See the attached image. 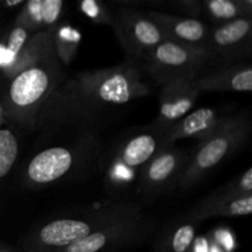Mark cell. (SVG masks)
<instances>
[{
	"label": "cell",
	"instance_id": "6da1fadb",
	"mask_svg": "<svg viewBox=\"0 0 252 252\" xmlns=\"http://www.w3.org/2000/svg\"><path fill=\"white\" fill-rule=\"evenodd\" d=\"M103 111L93 107L66 83L54 90L38 111L33 132L37 148L98 147L103 148Z\"/></svg>",
	"mask_w": 252,
	"mask_h": 252
},
{
	"label": "cell",
	"instance_id": "7a4b0ae2",
	"mask_svg": "<svg viewBox=\"0 0 252 252\" xmlns=\"http://www.w3.org/2000/svg\"><path fill=\"white\" fill-rule=\"evenodd\" d=\"M143 209L137 202L112 199L93 204L84 211L37 224L22 236L21 248L24 252H57Z\"/></svg>",
	"mask_w": 252,
	"mask_h": 252
},
{
	"label": "cell",
	"instance_id": "2e32d148",
	"mask_svg": "<svg viewBox=\"0 0 252 252\" xmlns=\"http://www.w3.org/2000/svg\"><path fill=\"white\" fill-rule=\"evenodd\" d=\"M226 115H220L217 108L202 107L192 110L164 133L165 145H175L184 139L201 142L219 127Z\"/></svg>",
	"mask_w": 252,
	"mask_h": 252
},
{
	"label": "cell",
	"instance_id": "44dd1931",
	"mask_svg": "<svg viewBox=\"0 0 252 252\" xmlns=\"http://www.w3.org/2000/svg\"><path fill=\"white\" fill-rule=\"evenodd\" d=\"M83 34L68 21H61L52 30V42L56 56L62 65H70L78 54Z\"/></svg>",
	"mask_w": 252,
	"mask_h": 252
},
{
	"label": "cell",
	"instance_id": "9a60e30c",
	"mask_svg": "<svg viewBox=\"0 0 252 252\" xmlns=\"http://www.w3.org/2000/svg\"><path fill=\"white\" fill-rule=\"evenodd\" d=\"M252 212V194H230L217 189L194 204L189 218L203 221L212 218L248 217Z\"/></svg>",
	"mask_w": 252,
	"mask_h": 252
},
{
	"label": "cell",
	"instance_id": "cb8c5ba5",
	"mask_svg": "<svg viewBox=\"0 0 252 252\" xmlns=\"http://www.w3.org/2000/svg\"><path fill=\"white\" fill-rule=\"evenodd\" d=\"M78 10L93 24L112 27L113 11L105 2L100 0H81L78 2Z\"/></svg>",
	"mask_w": 252,
	"mask_h": 252
},
{
	"label": "cell",
	"instance_id": "52a82bcc",
	"mask_svg": "<svg viewBox=\"0 0 252 252\" xmlns=\"http://www.w3.org/2000/svg\"><path fill=\"white\" fill-rule=\"evenodd\" d=\"M164 147H166L164 134L150 126L121 139L107 154L101 157L105 162L107 191L111 194H122L135 186L143 167Z\"/></svg>",
	"mask_w": 252,
	"mask_h": 252
},
{
	"label": "cell",
	"instance_id": "ba28073f",
	"mask_svg": "<svg viewBox=\"0 0 252 252\" xmlns=\"http://www.w3.org/2000/svg\"><path fill=\"white\" fill-rule=\"evenodd\" d=\"M211 61L208 51L192 48L166 39L142 62L143 71L160 86L170 81H193Z\"/></svg>",
	"mask_w": 252,
	"mask_h": 252
},
{
	"label": "cell",
	"instance_id": "5bb4252c",
	"mask_svg": "<svg viewBox=\"0 0 252 252\" xmlns=\"http://www.w3.org/2000/svg\"><path fill=\"white\" fill-rule=\"evenodd\" d=\"M148 16L160 27L169 41L207 51L211 26L202 19H191L164 11H148Z\"/></svg>",
	"mask_w": 252,
	"mask_h": 252
},
{
	"label": "cell",
	"instance_id": "603a6c76",
	"mask_svg": "<svg viewBox=\"0 0 252 252\" xmlns=\"http://www.w3.org/2000/svg\"><path fill=\"white\" fill-rule=\"evenodd\" d=\"M19 137L10 126L0 128V187L6 182L19 158Z\"/></svg>",
	"mask_w": 252,
	"mask_h": 252
},
{
	"label": "cell",
	"instance_id": "83f0119b",
	"mask_svg": "<svg viewBox=\"0 0 252 252\" xmlns=\"http://www.w3.org/2000/svg\"><path fill=\"white\" fill-rule=\"evenodd\" d=\"M0 252H22V251L17 250L16 248L9 245V244H5L0 241Z\"/></svg>",
	"mask_w": 252,
	"mask_h": 252
},
{
	"label": "cell",
	"instance_id": "4fadbf2b",
	"mask_svg": "<svg viewBox=\"0 0 252 252\" xmlns=\"http://www.w3.org/2000/svg\"><path fill=\"white\" fill-rule=\"evenodd\" d=\"M193 81L176 80L161 85L159 112L157 118L149 125L150 127L164 134L175 123L193 110L201 95Z\"/></svg>",
	"mask_w": 252,
	"mask_h": 252
},
{
	"label": "cell",
	"instance_id": "9c48e42d",
	"mask_svg": "<svg viewBox=\"0 0 252 252\" xmlns=\"http://www.w3.org/2000/svg\"><path fill=\"white\" fill-rule=\"evenodd\" d=\"M115 32L128 62L142 64L148 54L166 41L164 32L148 16V11L128 6H118L113 11Z\"/></svg>",
	"mask_w": 252,
	"mask_h": 252
},
{
	"label": "cell",
	"instance_id": "f1b7e54d",
	"mask_svg": "<svg viewBox=\"0 0 252 252\" xmlns=\"http://www.w3.org/2000/svg\"><path fill=\"white\" fill-rule=\"evenodd\" d=\"M5 126H7V123H6V121H5V117H4V112H2L1 103H0V128L5 127Z\"/></svg>",
	"mask_w": 252,
	"mask_h": 252
},
{
	"label": "cell",
	"instance_id": "277c9868",
	"mask_svg": "<svg viewBox=\"0 0 252 252\" xmlns=\"http://www.w3.org/2000/svg\"><path fill=\"white\" fill-rule=\"evenodd\" d=\"M66 83L81 98L101 111L145 97L152 90L142 66L128 61L110 68L80 71L66 79Z\"/></svg>",
	"mask_w": 252,
	"mask_h": 252
},
{
	"label": "cell",
	"instance_id": "4316f807",
	"mask_svg": "<svg viewBox=\"0 0 252 252\" xmlns=\"http://www.w3.org/2000/svg\"><path fill=\"white\" fill-rule=\"evenodd\" d=\"M26 1L27 0H0V9L19 12L26 4Z\"/></svg>",
	"mask_w": 252,
	"mask_h": 252
},
{
	"label": "cell",
	"instance_id": "e0dca14e",
	"mask_svg": "<svg viewBox=\"0 0 252 252\" xmlns=\"http://www.w3.org/2000/svg\"><path fill=\"white\" fill-rule=\"evenodd\" d=\"M199 93H250L252 90V66L238 63L221 66L193 81Z\"/></svg>",
	"mask_w": 252,
	"mask_h": 252
},
{
	"label": "cell",
	"instance_id": "30bf717a",
	"mask_svg": "<svg viewBox=\"0 0 252 252\" xmlns=\"http://www.w3.org/2000/svg\"><path fill=\"white\" fill-rule=\"evenodd\" d=\"M154 229V220L143 209L57 252H121L147 240Z\"/></svg>",
	"mask_w": 252,
	"mask_h": 252
},
{
	"label": "cell",
	"instance_id": "ffe728a7",
	"mask_svg": "<svg viewBox=\"0 0 252 252\" xmlns=\"http://www.w3.org/2000/svg\"><path fill=\"white\" fill-rule=\"evenodd\" d=\"M199 221L186 218L169 226L159 239L154 252H191Z\"/></svg>",
	"mask_w": 252,
	"mask_h": 252
},
{
	"label": "cell",
	"instance_id": "5b68a950",
	"mask_svg": "<svg viewBox=\"0 0 252 252\" xmlns=\"http://www.w3.org/2000/svg\"><path fill=\"white\" fill-rule=\"evenodd\" d=\"M103 148H37L22 164L20 184L25 189L38 191L85 174L100 161Z\"/></svg>",
	"mask_w": 252,
	"mask_h": 252
},
{
	"label": "cell",
	"instance_id": "ac0fdd59",
	"mask_svg": "<svg viewBox=\"0 0 252 252\" xmlns=\"http://www.w3.org/2000/svg\"><path fill=\"white\" fill-rule=\"evenodd\" d=\"M64 12L65 2L63 0H27L12 24L31 34L52 31L63 21Z\"/></svg>",
	"mask_w": 252,
	"mask_h": 252
},
{
	"label": "cell",
	"instance_id": "8992f818",
	"mask_svg": "<svg viewBox=\"0 0 252 252\" xmlns=\"http://www.w3.org/2000/svg\"><path fill=\"white\" fill-rule=\"evenodd\" d=\"M252 122L249 111L226 115L219 127L197 143L196 148L191 152L189 164L177 189L184 192L192 189L224 160L233 157L249 140Z\"/></svg>",
	"mask_w": 252,
	"mask_h": 252
},
{
	"label": "cell",
	"instance_id": "3957f363",
	"mask_svg": "<svg viewBox=\"0 0 252 252\" xmlns=\"http://www.w3.org/2000/svg\"><path fill=\"white\" fill-rule=\"evenodd\" d=\"M64 80L65 70L52 47L5 85L0 103L7 125L26 133L33 132L37 113Z\"/></svg>",
	"mask_w": 252,
	"mask_h": 252
},
{
	"label": "cell",
	"instance_id": "7402d4cb",
	"mask_svg": "<svg viewBox=\"0 0 252 252\" xmlns=\"http://www.w3.org/2000/svg\"><path fill=\"white\" fill-rule=\"evenodd\" d=\"M31 33L15 24L0 32V76L10 68Z\"/></svg>",
	"mask_w": 252,
	"mask_h": 252
},
{
	"label": "cell",
	"instance_id": "8fae6325",
	"mask_svg": "<svg viewBox=\"0 0 252 252\" xmlns=\"http://www.w3.org/2000/svg\"><path fill=\"white\" fill-rule=\"evenodd\" d=\"M191 152L176 145H166L143 167L135 187L145 202H152L177 189L189 164Z\"/></svg>",
	"mask_w": 252,
	"mask_h": 252
},
{
	"label": "cell",
	"instance_id": "484cf974",
	"mask_svg": "<svg viewBox=\"0 0 252 252\" xmlns=\"http://www.w3.org/2000/svg\"><path fill=\"white\" fill-rule=\"evenodd\" d=\"M167 7L175 9L180 12V16L201 19L202 0H170Z\"/></svg>",
	"mask_w": 252,
	"mask_h": 252
},
{
	"label": "cell",
	"instance_id": "7c38bea8",
	"mask_svg": "<svg viewBox=\"0 0 252 252\" xmlns=\"http://www.w3.org/2000/svg\"><path fill=\"white\" fill-rule=\"evenodd\" d=\"M207 51L211 61H216L221 66L233 65L250 58L252 17H240L228 24L211 26Z\"/></svg>",
	"mask_w": 252,
	"mask_h": 252
},
{
	"label": "cell",
	"instance_id": "d4e9b609",
	"mask_svg": "<svg viewBox=\"0 0 252 252\" xmlns=\"http://www.w3.org/2000/svg\"><path fill=\"white\" fill-rule=\"evenodd\" d=\"M218 189L230 194H252V169L249 167L246 171L229 180Z\"/></svg>",
	"mask_w": 252,
	"mask_h": 252
},
{
	"label": "cell",
	"instance_id": "d6986e66",
	"mask_svg": "<svg viewBox=\"0 0 252 252\" xmlns=\"http://www.w3.org/2000/svg\"><path fill=\"white\" fill-rule=\"evenodd\" d=\"M202 16L213 27L240 17H252V0H202Z\"/></svg>",
	"mask_w": 252,
	"mask_h": 252
}]
</instances>
